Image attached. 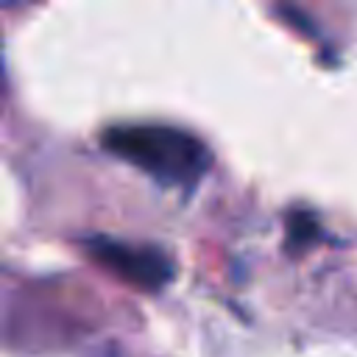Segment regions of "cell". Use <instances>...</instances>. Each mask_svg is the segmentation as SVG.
Segmentation results:
<instances>
[{
	"instance_id": "6da1fadb",
	"label": "cell",
	"mask_w": 357,
	"mask_h": 357,
	"mask_svg": "<svg viewBox=\"0 0 357 357\" xmlns=\"http://www.w3.org/2000/svg\"><path fill=\"white\" fill-rule=\"evenodd\" d=\"M100 145L162 184H195L212 156L198 137L162 123H123L100 134Z\"/></svg>"
},
{
	"instance_id": "7a4b0ae2",
	"label": "cell",
	"mask_w": 357,
	"mask_h": 357,
	"mask_svg": "<svg viewBox=\"0 0 357 357\" xmlns=\"http://www.w3.org/2000/svg\"><path fill=\"white\" fill-rule=\"evenodd\" d=\"M84 251L92 262L114 273L120 282L137 290H162L173 279V265L159 248L128 245L112 237H89L84 240Z\"/></svg>"
},
{
	"instance_id": "3957f363",
	"label": "cell",
	"mask_w": 357,
	"mask_h": 357,
	"mask_svg": "<svg viewBox=\"0 0 357 357\" xmlns=\"http://www.w3.org/2000/svg\"><path fill=\"white\" fill-rule=\"evenodd\" d=\"M318 234H321V226L310 212H293L287 218V248L290 251L307 248L310 243L318 240Z\"/></svg>"
},
{
	"instance_id": "277c9868",
	"label": "cell",
	"mask_w": 357,
	"mask_h": 357,
	"mask_svg": "<svg viewBox=\"0 0 357 357\" xmlns=\"http://www.w3.org/2000/svg\"><path fill=\"white\" fill-rule=\"evenodd\" d=\"M0 92H3V61H0Z\"/></svg>"
}]
</instances>
